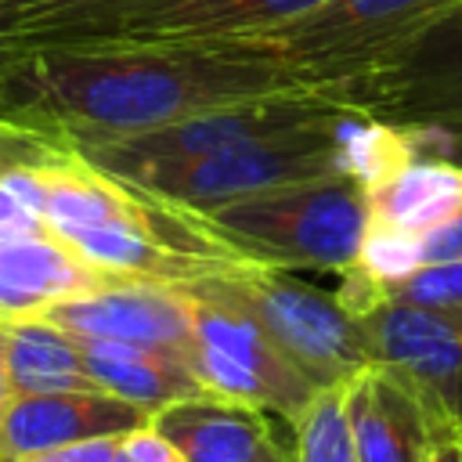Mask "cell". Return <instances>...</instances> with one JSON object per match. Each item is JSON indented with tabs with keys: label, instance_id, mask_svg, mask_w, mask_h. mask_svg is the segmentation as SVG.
<instances>
[{
	"label": "cell",
	"instance_id": "4fadbf2b",
	"mask_svg": "<svg viewBox=\"0 0 462 462\" xmlns=\"http://www.w3.org/2000/svg\"><path fill=\"white\" fill-rule=\"evenodd\" d=\"M112 282L87 263L47 224L18 227L0 220V321L43 318L54 303Z\"/></svg>",
	"mask_w": 462,
	"mask_h": 462
},
{
	"label": "cell",
	"instance_id": "5b68a950",
	"mask_svg": "<svg viewBox=\"0 0 462 462\" xmlns=\"http://www.w3.org/2000/svg\"><path fill=\"white\" fill-rule=\"evenodd\" d=\"M202 282L242 303L318 390L343 386L372 365L361 321L339 303V296L296 278L285 267L256 263Z\"/></svg>",
	"mask_w": 462,
	"mask_h": 462
},
{
	"label": "cell",
	"instance_id": "d4e9b609",
	"mask_svg": "<svg viewBox=\"0 0 462 462\" xmlns=\"http://www.w3.org/2000/svg\"><path fill=\"white\" fill-rule=\"evenodd\" d=\"M119 448H123V462H188L180 455V448L162 430L152 426V419L144 426L123 433L119 437Z\"/></svg>",
	"mask_w": 462,
	"mask_h": 462
},
{
	"label": "cell",
	"instance_id": "6da1fadb",
	"mask_svg": "<svg viewBox=\"0 0 462 462\" xmlns=\"http://www.w3.org/2000/svg\"><path fill=\"white\" fill-rule=\"evenodd\" d=\"M271 94L318 90L242 43L43 40L25 43L11 65L0 116L79 148Z\"/></svg>",
	"mask_w": 462,
	"mask_h": 462
},
{
	"label": "cell",
	"instance_id": "7c38bea8",
	"mask_svg": "<svg viewBox=\"0 0 462 462\" xmlns=\"http://www.w3.org/2000/svg\"><path fill=\"white\" fill-rule=\"evenodd\" d=\"M148 419L152 411L108 390L11 393L0 419V462L97 440V437H123L144 426Z\"/></svg>",
	"mask_w": 462,
	"mask_h": 462
},
{
	"label": "cell",
	"instance_id": "d6986e66",
	"mask_svg": "<svg viewBox=\"0 0 462 462\" xmlns=\"http://www.w3.org/2000/svg\"><path fill=\"white\" fill-rule=\"evenodd\" d=\"M4 328H7V379L14 393L101 390L83 365L79 343L47 318H18V321H4Z\"/></svg>",
	"mask_w": 462,
	"mask_h": 462
},
{
	"label": "cell",
	"instance_id": "83f0119b",
	"mask_svg": "<svg viewBox=\"0 0 462 462\" xmlns=\"http://www.w3.org/2000/svg\"><path fill=\"white\" fill-rule=\"evenodd\" d=\"M422 263H444V260H462V209L444 220L440 227L426 231L422 238Z\"/></svg>",
	"mask_w": 462,
	"mask_h": 462
},
{
	"label": "cell",
	"instance_id": "30bf717a",
	"mask_svg": "<svg viewBox=\"0 0 462 462\" xmlns=\"http://www.w3.org/2000/svg\"><path fill=\"white\" fill-rule=\"evenodd\" d=\"M372 365L397 375L433 426L462 433V307L379 300L361 318Z\"/></svg>",
	"mask_w": 462,
	"mask_h": 462
},
{
	"label": "cell",
	"instance_id": "ac0fdd59",
	"mask_svg": "<svg viewBox=\"0 0 462 462\" xmlns=\"http://www.w3.org/2000/svg\"><path fill=\"white\" fill-rule=\"evenodd\" d=\"M365 195H368V220L422 238L426 231L440 227L462 209V166L448 159L415 155Z\"/></svg>",
	"mask_w": 462,
	"mask_h": 462
},
{
	"label": "cell",
	"instance_id": "f1b7e54d",
	"mask_svg": "<svg viewBox=\"0 0 462 462\" xmlns=\"http://www.w3.org/2000/svg\"><path fill=\"white\" fill-rule=\"evenodd\" d=\"M422 462H462V433L448 430V426H437Z\"/></svg>",
	"mask_w": 462,
	"mask_h": 462
},
{
	"label": "cell",
	"instance_id": "8fae6325",
	"mask_svg": "<svg viewBox=\"0 0 462 462\" xmlns=\"http://www.w3.org/2000/svg\"><path fill=\"white\" fill-rule=\"evenodd\" d=\"M43 318L79 339L137 343L184 361L191 354V296L166 282L112 278L83 296L54 303Z\"/></svg>",
	"mask_w": 462,
	"mask_h": 462
},
{
	"label": "cell",
	"instance_id": "e0dca14e",
	"mask_svg": "<svg viewBox=\"0 0 462 462\" xmlns=\"http://www.w3.org/2000/svg\"><path fill=\"white\" fill-rule=\"evenodd\" d=\"M72 339L83 350V365L90 379L101 390L130 404H141L144 411H159L173 401L206 393L191 365L177 354L137 346V343H116V339H79V336Z\"/></svg>",
	"mask_w": 462,
	"mask_h": 462
},
{
	"label": "cell",
	"instance_id": "603a6c76",
	"mask_svg": "<svg viewBox=\"0 0 462 462\" xmlns=\"http://www.w3.org/2000/svg\"><path fill=\"white\" fill-rule=\"evenodd\" d=\"M350 267L357 274H365L372 285H379L386 296V289H393L397 282H404L408 274H415L422 267V242H419V235L368 220Z\"/></svg>",
	"mask_w": 462,
	"mask_h": 462
},
{
	"label": "cell",
	"instance_id": "484cf974",
	"mask_svg": "<svg viewBox=\"0 0 462 462\" xmlns=\"http://www.w3.org/2000/svg\"><path fill=\"white\" fill-rule=\"evenodd\" d=\"M11 462H123V448H119V437H97V440L54 448V451L11 458Z\"/></svg>",
	"mask_w": 462,
	"mask_h": 462
},
{
	"label": "cell",
	"instance_id": "3957f363",
	"mask_svg": "<svg viewBox=\"0 0 462 462\" xmlns=\"http://www.w3.org/2000/svg\"><path fill=\"white\" fill-rule=\"evenodd\" d=\"M202 213L260 263L343 274L368 227V195L354 177L332 173L231 199Z\"/></svg>",
	"mask_w": 462,
	"mask_h": 462
},
{
	"label": "cell",
	"instance_id": "44dd1931",
	"mask_svg": "<svg viewBox=\"0 0 462 462\" xmlns=\"http://www.w3.org/2000/svg\"><path fill=\"white\" fill-rule=\"evenodd\" d=\"M336 148H339V173L354 177L365 191L383 184L390 173H397L404 162L415 159V141L408 126L365 112H350L339 123Z\"/></svg>",
	"mask_w": 462,
	"mask_h": 462
},
{
	"label": "cell",
	"instance_id": "ba28073f",
	"mask_svg": "<svg viewBox=\"0 0 462 462\" xmlns=\"http://www.w3.org/2000/svg\"><path fill=\"white\" fill-rule=\"evenodd\" d=\"M343 112H354L328 94H271V97H249L235 105H217L206 112H195L188 119H177L170 126L119 137V141H97V144H79V152L97 162L108 173L130 177L152 166H173V162H191L206 159L213 152L285 134L296 126L325 123Z\"/></svg>",
	"mask_w": 462,
	"mask_h": 462
},
{
	"label": "cell",
	"instance_id": "4316f807",
	"mask_svg": "<svg viewBox=\"0 0 462 462\" xmlns=\"http://www.w3.org/2000/svg\"><path fill=\"white\" fill-rule=\"evenodd\" d=\"M411 141H415V155L426 159H448L455 166H462V123H448V126H408Z\"/></svg>",
	"mask_w": 462,
	"mask_h": 462
},
{
	"label": "cell",
	"instance_id": "f546056e",
	"mask_svg": "<svg viewBox=\"0 0 462 462\" xmlns=\"http://www.w3.org/2000/svg\"><path fill=\"white\" fill-rule=\"evenodd\" d=\"M22 47H25V43L14 36L11 22H7V18H4V11H0V97H4V83H7V72H11V65L18 61Z\"/></svg>",
	"mask_w": 462,
	"mask_h": 462
},
{
	"label": "cell",
	"instance_id": "7a4b0ae2",
	"mask_svg": "<svg viewBox=\"0 0 462 462\" xmlns=\"http://www.w3.org/2000/svg\"><path fill=\"white\" fill-rule=\"evenodd\" d=\"M40 217L108 278L195 285L256 267L202 209L101 170L65 144L36 162Z\"/></svg>",
	"mask_w": 462,
	"mask_h": 462
},
{
	"label": "cell",
	"instance_id": "277c9868",
	"mask_svg": "<svg viewBox=\"0 0 462 462\" xmlns=\"http://www.w3.org/2000/svg\"><path fill=\"white\" fill-rule=\"evenodd\" d=\"M458 0H328L242 47L263 51L292 69L310 90L328 94L408 43Z\"/></svg>",
	"mask_w": 462,
	"mask_h": 462
},
{
	"label": "cell",
	"instance_id": "9c48e42d",
	"mask_svg": "<svg viewBox=\"0 0 462 462\" xmlns=\"http://www.w3.org/2000/svg\"><path fill=\"white\" fill-rule=\"evenodd\" d=\"M336 101L397 126L462 123V0L365 76L343 83Z\"/></svg>",
	"mask_w": 462,
	"mask_h": 462
},
{
	"label": "cell",
	"instance_id": "7402d4cb",
	"mask_svg": "<svg viewBox=\"0 0 462 462\" xmlns=\"http://www.w3.org/2000/svg\"><path fill=\"white\" fill-rule=\"evenodd\" d=\"M289 462H357L343 408V386L318 390L314 401L296 415Z\"/></svg>",
	"mask_w": 462,
	"mask_h": 462
},
{
	"label": "cell",
	"instance_id": "52a82bcc",
	"mask_svg": "<svg viewBox=\"0 0 462 462\" xmlns=\"http://www.w3.org/2000/svg\"><path fill=\"white\" fill-rule=\"evenodd\" d=\"M346 116L350 112L325 123L296 126L285 134L256 137V141L213 152L206 159L152 166V170L130 173L126 180L144 184L191 209H213L231 199H245V195H260V191H274L303 180H321L339 173L336 134Z\"/></svg>",
	"mask_w": 462,
	"mask_h": 462
},
{
	"label": "cell",
	"instance_id": "8992f818",
	"mask_svg": "<svg viewBox=\"0 0 462 462\" xmlns=\"http://www.w3.org/2000/svg\"><path fill=\"white\" fill-rule=\"evenodd\" d=\"M184 292L191 296L188 365L202 390L209 397L260 408L292 426L314 401L318 386L278 350V343L242 303L206 282L184 285Z\"/></svg>",
	"mask_w": 462,
	"mask_h": 462
},
{
	"label": "cell",
	"instance_id": "4dcf8cb0",
	"mask_svg": "<svg viewBox=\"0 0 462 462\" xmlns=\"http://www.w3.org/2000/svg\"><path fill=\"white\" fill-rule=\"evenodd\" d=\"M11 379H7V328H4V321H0V419H4V408H7V401H11Z\"/></svg>",
	"mask_w": 462,
	"mask_h": 462
},
{
	"label": "cell",
	"instance_id": "ffe728a7",
	"mask_svg": "<svg viewBox=\"0 0 462 462\" xmlns=\"http://www.w3.org/2000/svg\"><path fill=\"white\" fill-rule=\"evenodd\" d=\"M166 4L173 0H0V11L22 43H43L97 40L162 11Z\"/></svg>",
	"mask_w": 462,
	"mask_h": 462
},
{
	"label": "cell",
	"instance_id": "cb8c5ba5",
	"mask_svg": "<svg viewBox=\"0 0 462 462\" xmlns=\"http://www.w3.org/2000/svg\"><path fill=\"white\" fill-rule=\"evenodd\" d=\"M386 296L419 307H462V260L422 263L415 274L386 289Z\"/></svg>",
	"mask_w": 462,
	"mask_h": 462
},
{
	"label": "cell",
	"instance_id": "5bb4252c",
	"mask_svg": "<svg viewBox=\"0 0 462 462\" xmlns=\"http://www.w3.org/2000/svg\"><path fill=\"white\" fill-rule=\"evenodd\" d=\"M152 426L162 430L188 462H289V448L274 437L267 411L224 401L184 397L152 411Z\"/></svg>",
	"mask_w": 462,
	"mask_h": 462
},
{
	"label": "cell",
	"instance_id": "9a60e30c",
	"mask_svg": "<svg viewBox=\"0 0 462 462\" xmlns=\"http://www.w3.org/2000/svg\"><path fill=\"white\" fill-rule=\"evenodd\" d=\"M343 408L357 462H422L437 430L419 397L379 365L343 383Z\"/></svg>",
	"mask_w": 462,
	"mask_h": 462
},
{
	"label": "cell",
	"instance_id": "2e32d148",
	"mask_svg": "<svg viewBox=\"0 0 462 462\" xmlns=\"http://www.w3.org/2000/svg\"><path fill=\"white\" fill-rule=\"evenodd\" d=\"M328 0H173L162 11L97 40L137 43H245Z\"/></svg>",
	"mask_w": 462,
	"mask_h": 462
}]
</instances>
